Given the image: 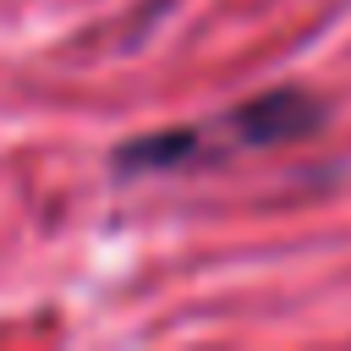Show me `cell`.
Wrapping results in <instances>:
<instances>
[{
    "label": "cell",
    "instance_id": "6da1fadb",
    "mask_svg": "<svg viewBox=\"0 0 351 351\" xmlns=\"http://www.w3.org/2000/svg\"><path fill=\"white\" fill-rule=\"evenodd\" d=\"M329 104L307 88H263L230 110H214L203 121H181V126H159L143 137H126L110 154V170L121 181L137 176H170V170H192V165H225L236 154H263L296 137H313L324 126Z\"/></svg>",
    "mask_w": 351,
    "mask_h": 351
}]
</instances>
